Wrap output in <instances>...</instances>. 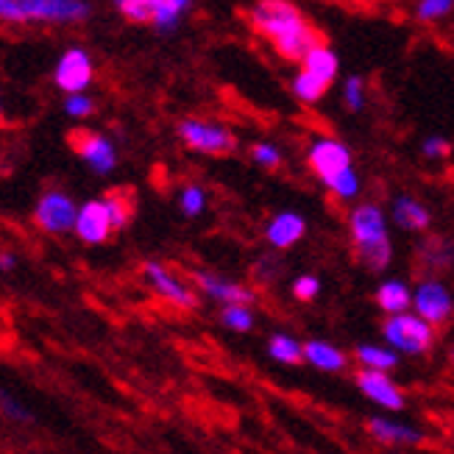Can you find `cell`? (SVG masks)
Listing matches in <instances>:
<instances>
[{
  "mask_svg": "<svg viewBox=\"0 0 454 454\" xmlns=\"http://www.w3.org/2000/svg\"><path fill=\"white\" fill-rule=\"evenodd\" d=\"M248 23L287 62H301L315 45H321L318 34L307 23L301 9L293 6L290 0H260L251 9Z\"/></svg>",
  "mask_w": 454,
  "mask_h": 454,
  "instance_id": "cell-1",
  "label": "cell"
},
{
  "mask_svg": "<svg viewBox=\"0 0 454 454\" xmlns=\"http://www.w3.org/2000/svg\"><path fill=\"white\" fill-rule=\"evenodd\" d=\"M307 165L338 201L357 199L360 179L351 165V151L340 140H332V137L315 140L307 153Z\"/></svg>",
  "mask_w": 454,
  "mask_h": 454,
  "instance_id": "cell-2",
  "label": "cell"
},
{
  "mask_svg": "<svg viewBox=\"0 0 454 454\" xmlns=\"http://www.w3.org/2000/svg\"><path fill=\"white\" fill-rule=\"evenodd\" d=\"M348 231L360 262L373 273H382L393 260V243L387 237L385 212L377 204L354 207L348 215Z\"/></svg>",
  "mask_w": 454,
  "mask_h": 454,
  "instance_id": "cell-3",
  "label": "cell"
},
{
  "mask_svg": "<svg viewBox=\"0 0 454 454\" xmlns=\"http://www.w3.org/2000/svg\"><path fill=\"white\" fill-rule=\"evenodd\" d=\"M382 338L387 340V348L410 354V357H421V354L435 348V326H429L416 312H402V315H387L382 324Z\"/></svg>",
  "mask_w": 454,
  "mask_h": 454,
  "instance_id": "cell-4",
  "label": "cell"
},
{
  "mask_svg": "<svg viewBox=\"0 0 454 454\" xmlns=\"http://www.w3.org/2000/svg\"><path fill=\"white\" fill-rule=\"evenodd\" d=\"M179 137L190 151H199L207 156H226L237 148V137L231 129L212 123V121H199V117H187L179 123Z\"/></svg>",
  "mask_w": 454,
  "mask_h": 454,
  "instance_id": "cell-5",
  "label": "cell"
},
{
  "mask_svg": "<svg viewBox=\"0 0 454 454\" xmlns=\"http://www.w3.org/2000/svg\"><path fill=\"white\" fill-rule=\"evenodd\" d=\"M26 23H82L92 14L87 0H20Z\"/></svg>",
  "mask_w": 454,
  "mask_h": 454,
  "instance_id": "cell-6",
  "label": "cell"
},
{
  "mask_svg": "<svg viewBox=\"0 0 454 454\" xmlns=\"http://www.w3.org/2000/svg\"><path fill=\"white\" fill-rule=\"evenodd\" d=\"M412 309H416L419 318H424L429 326H435V329L446 326L454 309L451 293L438 279H424L416 287V293H412Z\"/></svg>",
  "mask_w": 454,
  "mask_h": 454,
  "instance_id": "cell-7",
  "label": "cell"
},
{
  "mask_svg": "<svg viewBox=\"0 0 454 454\" xmlns=\"http://www.w3.org/2000/svg\"><path fill=\"white\" fill-rule=\"evenodd\" d=\"M92 56L84 48H70L59 56L56 70H53V82L56 87L67 92V95H78L84 92L92 84Z\"/></svg>",
  "mask_w": 454,
  "mask_h": 454,
  "instance_id": "cell-8",
  "label": "cell"
},
{
  "mask_svg": "<svg viewBox=\"0 0 454 454\" xmlns=\"http://www.w3.org/2000/svg\"><path fill=\"white\" fill-rule=\"evenodd\" d=\"M143 276H145V282L156 290V295L165 299L168 304L179 307V309H195V307H199V293H195L190 285H184L179 276H173L165 265L145 262Z\"/></svg>",
  "mask_w": 454,
  "mask_h": 454,
  "instance_id": "cell-9",
  "label": "cell"
},
{
  "mask_svg": "<svg viewBox=\"0 0 454 454\" xmlns=\"http://www.w3.org/2000/svg\"><path fill=\"white\" fill-rule=\"evenodd\" d=\"M70 145L73 151L82 156V160L95 170V173H112L114 165H117V153H114V145L106 140L104 134L98 131H90V129H75L70 131Z\"/></svg>",
  "mask_w": 454,
  "mask_h": 454,
  "instance_id": "cell-10",
  "label": "cell"
},
{
  "mask_svg": "<svg viewBox=\"0 0 454 454\" xmlns=\"http://www.w3.org/2000/svg\"><path fill=\"white\" fill-rule=\"evenodd\" d=\"M354 385L360 387V393L365 399H371L373 404H380L382 410H404V404H407L402 387L393 382L385 371L360 368L357 373H354Z\"/></svg>",
  "mask_w": 454,
  "mask_h": 454,
  "instance_id": "cell-11",
  "label": "cell"
},
{
  "mask_svg": "<svg viewBox=\"0 0 454 454\" xmlns=\"http://www.w3.org/2000/svg\"><path fill=\"white\" fill-rule=\"evenodd\" d=\"M75 221H78V209H75L70 195L51 190V192L43 195V199H39L36 223L43 226L45 231H51V234L70 231V229H75Z\"/></svg>",
  "mask_w": 454,
  "mask_h": 454,
  "instance_id": "cell-12",
  "label": "cell"
},
{
  "mask_svg": "<svg viewBox=\"0 0 454 454\" xmlns=\"http://www.w3.org/2000/svg\"><path fill=\"white\" fill-rule=\"evenodd\" d=\"M114 231L112 226V215L104 204V199L87 201L82 209H78V221H75V234L82 237L90 246H101L109 240V234Z\"/></svg>",
  "mask_w": 454,
  "mask_h": 454,
  "instance_id": "cell-13",
  "label": "cell"
},
{
  "mask_svg": "<svg viewBox=\"0 0 454 454\" xmlns=\"http://www.w3.org/2000/svg\"><path fill=\"white\" fill-rule=\"evenodd\" d=\"M192 282L199 287L207 299H215L221 301L223 307H231V304H251L254 301V293L246 287V285H237V282H229L218 273H209V270H195L192 273Z\"/></svg>",
  "mask_w": 454,
  "mask_h": 454,
  "instance_id": "cell-14",
  "label": "cell"
},
{
  "mask_svg": "<svg viewBox=\"0 0 454 454\" xmlns=\"http://www.w3.org/2000/svg\"><path fill=\"white\" fill-rule=\"evenodd\" d=\"M307 231V221L301 218L299 212H279V215H273L268 229H265V237H268V243L276 248V251H287L293 248L295 243L301 240Z\"/></svg>",
  "mask_w": 454,
  "mask_h": 454,
  "instance_id": "cell-15",
  "label": "cell"
},
{
  "mask_svg": "<svg viewBox=\"0 0 454 454\" xmlns=\"http://www.w3.org/2000/svg\"><path fill=\"white\" fill-rule=\"evenodd\" d=\"M365 429L373 441H380L385 446H419V443H424V432H419L416 427L396 424V421L380 419V416L368 419Z\"/></svg>",
  "mask_w": 454,
  "mask_h": 454,
  "instance_id": "cell-16",
  "label": "cell"
},
{
  "mask_svg": "<svg viewBox=\"0 0 454 454\" xmlns=\"http://www.w3.org/2000/svg\"><path fill=\"white\" fill-rule=\"evenodd\" d=\"M454 265V246L443 237H424L419 243V268L424 270L427 279L449 270Z\"/></svg>",
  "mask_w": 454,
  "mask_h": 454,
  "instance_id": "cell-17",
  "label": "cell"
},
{
  "mask_svg": "<svg viewBox=\"0 0 454 454\" xmlns=\"http://www.w3.org/2000/svg\"><path fill=\"white\" fill-rule=\"evenodd\" d=\"M301 73H307L309 78H315V82L324 87H332L334 78L340 73V62H338V56H334V51L321 43L301 59Z\"/></svg>",
  "mask_w": 454,
  "mask_h": 454,
  "instance_id": "cell-18",
  "label": "cell"
},
{
  "mask_svg": "<svg viewBox=\"0 0 454 454\" xmlns=\"http://www.w3.org/2000/svg\"><path fill=\"white\" fill-rule=\"evenodd\" d=\"M192 6V0H148V17L160 34H170L179 28L182 17L187 14V9Z\"/></svg>",
  "mask_w": 454,
  "mask_h": 454,
  "instance_id": "cell-19",
  "label": "cell"
},
{
  "mask_svg": "<svg viewBox=\"0 0 454 454\" xmlns=\"http://www.w3.org/2000/svg\"><path fill=\"white\" fill-rule=\"evenodd\" d=\"M390 212H393V221H396V226H402L404 231H427L429 223H432L429 209L421 201L410 199V195H399V199L393 201Z\"/></svg>",
  "mask_w": 454,
  "mask_h": 454,
  "instance_id": "cell-20",
  "label": "cell"
},
{
  "mask_svg": "<svg viewBox=\"0 0 454 454\" xmlns=\"http://www.w3.org/2000/svg\"><path fill=\"white\" fill-rule=\"evenodd\" d=\"M304 360L309 365H315L318 371H329V373H338L348 365V357L340 351V348H334L332 343L326 340H307L304 343Z\"/></svg>",
  "mask_w": 454,
  "mask_h": 454,
  "instance_id": "cell-21",
  "label": "cell"
},
{
  "mask_svg": "<svg viewBox=\"0 0 454 454\" xmlns=\"http://www.w3.org/2000/svg\"><path fill=\"white\" fill-rule=\"evenodd\" d=\"M377 304L385 315H402L412 304V293L404 282L387 279L377 287Z\"/></svg>",
  "mask_w": 454,
  "mask_h": 454,
  "instance_id": "cell-22",
  "label": "cell"
},
{
  "mask_svg": "<svg viewBox=\"0 0 454 454\" xmlns=\"http://www.w3.org/2000/svg\"><path fill=\"white\" fill-rule=\"evenodd\" d=\"M104 204H106V209H109V215H112V226H114V229H126L129 221L134 218V207H137V201H134V192L126 190V187L106 192V195H104Z\"/></svg>",
  "mask_w": 454,
  "mask_h": 454,
  "instance_id": "cell-23",
  "label": "cell"
},
{
  "mask_svg": "<svg viewBox=\"0 0 454 454\" xmlns=\"http://www.w3.org/2000/svg\"><path fill=\"white\" fill-rule=\"evenodd\" d=\"M354 360L360 363V368L387 373L399 365V354L393 348H382V346H357L354 348Z\"/></svg>",
  "mask_w": 454,
  "mask_h": 454,
  "instance_id": "cell-24",
  "label": "cell"
},
{
  "mask_svg": "<svg viewBox=\"0 0 454 454\" xmlns=\"http://www.w3.org/2000/svg\"><path fill=\"white\" fill-rule=\"evenodd\" d=\"M268 354L282 365H301L304 363V346L290 338V334H273L268 340Z\"/></svg>",
  "mask_w": 454,
  "mask_h": 454,
  "instance_id": "cell-25",
  "label": "cell"
},
{
  "mask_svg": "<svg viewBox=\"0 0 454 454\" xmlns=\"http://www.w3.org/2000/svg\"><path fill=\"white\" fill-rule=\"evenodd\" d=\"M221 324L231 332H251L256 318L246 304H231L221 309Z\"/></svg>",
  "mask_w": 454,
  "mask_h": 454,
  "instance_id": "cell-26",
  "label": "cell"
},
{
  "mask_svg": "<svg viewBox=\"0 0 454 454\" xmlns=\"http://www.w3.org/2000/svg\"><path fill=\"white\" fill-rule=\"evenodd\" d=\"M326 92H329V87L318 84L315 78H309L301 70H299V75L293 78V95L299 98V101H304V104H318Z\"/></svg>",
  "mask_w": 454,
  "mask_h": 454,
  "instance_id": "cell-27",
  "label": "cell"
},
{
  "mask_svg": "<svg viewBox=\"0 0 454 454\" xmlns=\"http://www.w3.org/2000/svg\"><path fill=\"white\" fill-rule=\"evenodd\" d=\"M179 204H182V212L187 215V218H195V215H201V212H204V207H207V195H204V190H201L199 184H187V187L182 190Z\"/></svg>",
  "mask_w": 454,
  "mask_h": 454,
  "instance_id": "cell-28",
  "label": "cell"
},
{
  "mask_svg": "<svg viewBox=\"0 0 454 454\" xmlns=\"http://www.w3.org/2000/svg\"><path fill=\"white\" fill-rule=\"evenodd\" d=\"M343 101L351 112H360L365 106V82L360 75H348L343 84Z\"/></svg>",
  "mask_w": 454,
  "mask_h": 454,
  "instance_id": "cell-29",
  "label": "cell"
},
{
  "mask_svg": "<svg viewBox=\"0 0 454 454\" xmlns=\"http://www.w3.org/2000/svg\"><path fill=\"white\" fill-rule=\"evenodd\" d=\"M251 160H254L256 165H262V168L273 170V168H279V165H282V151L276 148V145H270V143H254V145H251Z\"/></svg>",
  "mask_w": 454,
  "mask_h": 454,
  "instance_id": "cell-30",
  "label": "cell"
},
{
  "mask_svg": "<svg viewBox=\"0 0 454 454\" xmlns=\"http://www.w3.org/2000/svg\"><path fill=\"white\" fill-rule=\"evenodd\" d=\"M454 9V0H419V17L424 23H435Z\"/></svg>",
  "mask_w": 454,
  "mask_h": 454,
  "instance_id": "cell-31",
  "label": "cell"
},
{
  "mask_svg": "<svg viewBox=\"0 0 454 454\" xmlns=\"http://www.w3.org/2000/svg\"><path fill=\"white\" fill-rule=\"evenodd\" d=\"M114 6L131 23H151L148 17V0H114Z\"/></svg>",
  "mask_w": 454,
  "mask_h": 454,
  "instance_id": "cell-32",
  "label": "cell"
},
{
  "mask_svg": "<svg viewBox=\"0 0 454 454\" xmlns=\"http://www.w3.org/2000/svg\"><path fill=\"white\" fill-rule=\"evenodd\" d=\"M318 293H321V282L315 279L312 273H304V276H299V279L293 282V295L299 301H304V304H309Z\"/></svg>",
  "mask_w": 454,
  "mask_h": 454,
  "instance_id": "cell-33",
  "label": "cell"
},
{
  "mask_svg": "<svg viewBox=\"0 0 454 454\" xmlns=\"http://www.w3.org/2000/svg\"><path fill=\"white\" fill-rule=\"evenodd\" d=\"M65 112L70 117H90L95 112V104H92V98L87 92H78V95H67V101H65Z\"/></svg>",
  "mask_w": 454,
  "mask_h": 454,
  "instance_id": "cell-34",
  "label": "cell"
},
{
  "mask_svg": "<svg viewBox=\"0 0 454 454\" xmlns=\"http://www.w3.org/2000/svg\"><path fill=\"white\" fill-rule=\"evenodd\" d=\"M421 151H424L427 160H443V156L451 153V145L443 140V137H429V140H424Z\"/></svg>",
  "mask_w": 454,
  "mask_h": 454,
  "instance_id": "cell-35",
  "label": "cell"
},
{
  "mask_svg": "<svg viewBox=\"0 0 454 454\" xmlns=\"http://www.w3.org/2000/svg\"><path fill=\"white\" fill-rule=\"evenodd\" d=\"M0 23H26L20 0H0Z\"/></svg>",
  "mask_w": 454,
  "mask_h": 454,
  "instance_id": "cell-36",
  "label": "cell"
},
{
  "mask_svg": "<svg viewBox=\"0 0 454 454\" xmlns=\"http://www.w3.org/2000/svg\"><path fill=\"white\" fill-rule=\"evenodd\" d=\"M0 407H4V412L6 416H12V419H17V421H28V412L20 407L17 402H12L9 396H0Z\"/></svg>",
  "mask_w": 454,
  "mask_h": 454,
  "instance_id": "cell-37",
  "label": "cell"
},
{
  "mask_svg": "<svg viewBox=\"0 0 454 454\" xmlns=\"http://www.w3.org/2000/svg\"><path fill=\"white\" fill-rule=\"evenodd\" d=\"M0 268H4V270H12V268H14V260H12V256H0Z\"/></svg>",
  "mask_w": 454,
  "mask_h": 454,
  "instance_id": "cell-38",
  "label": "cell"
},
{
  "mask_svg": "<svg viewBox=\"0 0 454 454\" xmlns=\"http://www.w3.org/2000/svg\"><path fill=\"white\" fill-rule=\"evenodd\" d=\"M449 360H451V368H454V348H451V354H449Z\"/></svg>",
  "mask_w": 454,
  "mask_h": 454,
  "instance_id": "cell-39",
  "label": "cell"
},
{
  "mask_svg": "<svg viewBox=\"0 0 454 454\" xmlns=\"http://www.w3.org/2000/svg\"><path fill=\"white\" fill-rule=\"evenodd\" d=\"M0 117H4V104H0Z\"/></svg>",
  "mask_w": 454,
  "mask_h": 454,
  "instance_id": "cell-40",
  "label": "cell"
}]
</instances>
